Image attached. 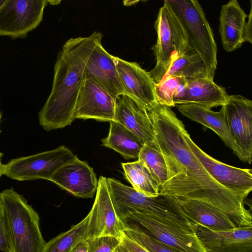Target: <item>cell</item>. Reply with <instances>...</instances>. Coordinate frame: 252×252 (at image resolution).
<instances>
[{"label": "cell", "mask_w": 252, "mask_h": 252, "mask_svg": "<svg viewBox=\"0 0 252 252\" xmlns=\"http://www.w3.org/2000/svg\"><path fill=\"white\" fill-rule=\"evenodd\" d=\"M146 111L167 167V180L159 193L210 204L227 215L237 227L252 226L245 201L208 173L186 141L185 125L171 107L157 102Z\"/></svg>", "instance_id": "1"}, {"label": "cell", "mask_w": 252, "mask_h": 252, "mask_svg": "<svg viewBox=\"0 0 252 252\" xmlns=\"http://www.w3.org/2000/svg\"><path fill=\"white\" fill-rule=\"evenodd\" d=\"M102 36L101 32H94L86 37L71 38L63 44L55 64L51 93L39 112V124L45 130L63 128L74 120L86 65Z\"/></svg>", "instance_id": "2"}, {"label": "cell", "mask_w": 252, "mask_h": 252, "mask_svg": "<svg viewBox=\"0 0 252 252\" xmlns=\"http://www.w3.org/2000/svg\"><path fill=\"white\" fill-rule=\"evenodd\" d=\"M8 252H42L46 244L38 213L13 188L0 192Z\"/></svg>", "instance_id": "3"}, {"label": "cell", "mask_w": 252, "mask_h": 252, "mask_svg": "<svg viewBox=\"0 0 252 252\" xmlns=\"http://www.w3.org/2000/svg\"><path fill=\"white\" fill-rule=\"evenodd\" d=\"M107 182L114 208L121 220L130 214L138 213L149 215L161 220L194 227L181 214L170 197L161 194L156 196H148L113 178H107Z\"/></svg>", "instance_id": "4"}, {"label": "cell", "mask_w": 252, "mask_h": 252, "mask_svg": "<svg viewBox=\"0 0 252 252\" xmlns=\"http://www.w3.org/2000/svg\"><path fill=\"white\" fill-rule=\"evenodd\" d=\"M167 1L186 31L190 48L201 57L209 76L213 79L217 66V47L201 5L196 0Z\"/></svg>", "instance_id": "5"}, {"label": "cell", "mask_w": 252, "mask_h": 252, "mask_svg": "<svg viewBox=\"0 0 252 252\" xmlns=\"http://www.w3.org/2000/svg\"><path fill=\"white\" fill-rule=\"evenodd\" d=\"M121 220L126 229L142 232L176 252H206L195 230L189 227L138 213L130 214Z\"/></svg>", "instance_id": "6"}, {"label": "cell", "mask_w": 252, "mask_h": 252, "mask_svg": "<svg viewBox=\"0 0 252 252\" xmlns=\"http://www.w3.org/2000/svg\"><path fill=\"white\" fill-rule=\"evenodd\" d=\"M78 157L64 146L35 155L12 159L4 164L3 174L12 179L50 180L62 166Z\"/></svg>", "instance_id": "7"}, {"label": "cell", "mask_w": 252, "mask_h": 252, "mask_svg": "<svg viewBox=\"0 0 252 252\" xmlns=\"http://www.w3.org/2000/svg\"><path fill=\"white\" fill-rule=\"evenodd\" d=\"M47 0H6L0 7V35L23 37L41 22Z\"/></svg>", "instance_id": "8"}, {"label": "cell", "mask_w": 252, "mask_h": 252, "mask_svg": "<svg viewBox=\"0 0 252 252\" xmlns=\"http://www.w3.org/2000/svg\"><path fill=\"white\" fill-rule=\"evenodd\" d=\"M184 136L193 153L208 173L220 185L245 201L252 190V170L223 163L202 150L186 130Z\"/></svg>", "instance_id": "9"}, {"label": "cell", "mask_w": 252, "mask_h": 252, "mask_svg": "<svg viewBox=\"0 0 252 252\" xmlns=\"http://www.w3.org/2000/svg\"><path fill=\"white\" fill-rule=\"evenodd\" d=\"M89 215L86 240L101 236L121 239L125 235L126 228L116 213L105 177H99L95 200Z\"/></svg>", "instance_id": "10"}, {"label": "cell", "mask_w": 252, "mask_h": 252, "mask_svg": "<svg viewBox=\"0 0 252 252\" xmlns=\"http://www.w3.org/2000/svg\"><path fill=\"white\" fill-rule=\"evenodd\" d=\"M116 99L98 84L84 76L74 112V118L114 121Z\"/></svg>", "instance_id": "11"}, {"label": "cell", "mask_w": 252, "mask_h": 252, "mask_svg": "<svg viewBox=\"0 0 252 252\" xmlns=\"http://www.w3.org/2000/svg\"><path fill=\"white\" fill-rule=\"evenodd\" d=\"M230 133L244 152L251 164L252 161V101L241 95H229L223 105Z\"/></svg>", "instance_id": "12"}, {"label": "cell", "mask_w": 252, "mask_h": 252, "mask_svg": "<svg viewBox=\"0 0 252 252\" xmlns=\"http://www.w3.org/2000/svg\"><path fill=\"white\" fill-rule=\"evenodd\" d=\"M113 58L126 94L145 109L157 103L156 84L149 72L137 63L127 62L115 56Z\"/></svg>", "instance_id": "13"}, {"label": "cell", "mask_w": 252, "mask_h": 252, "mask_svg": "<svg viewBox=\"0 0 252 252\" xmlns=\"http://www.w3.org/2000/svg\"><path fill=\"white\" fill-rule=\"evenodd\" d=\"M195 233L206 252H252V226L216 230L197 225Z\"/></svg>", "instance_id": "14"}, {"label": "cell", "mask_w": 252, "mask_h": 252, "mask_svg": "<svg viewBox=\"0 0 252 252\" xmlns=\"http://www.w3.org/2000/svg\"><path fill=\"white\" fill-rule=\"evenodd\" d=\"M50 181L72 195L83 198H92L98 186L93 169L78 158L60 167Z\"/></svg>", "instance_id": "15"}, {"label": "cell", "mask_w": 252, "mask_h": 252, "mask_svg": "<svg viewBox=\"0 0 252 252\" xmlns=\"http://www.w3.org/2000/svg\"><path fill=\"white\" fill-rule=\"evenodd\" d=\"M175 107L183 116L214 131L239 159L248 162L244 152L230 133L223 105L219 111L194 104H177Z\"/></svg>", "instance_id": "16"}, {"label": "cell", "mask_w": 252, "mask_h": 252, "mask_svg": "<svg viewBox=\"0 0 252 252\" xmlns=\"http://www.w3.org/2000/svg\"><path fill=\"white\" fill-rule=\"evenodd\" d=\"M114 121L134 133L144 145L158 148L146 109L128 95L117 97Z\"/></svg>", "instance_id": "17"}, {"label": "cell", "mask_w": 252, "mask_h": 252, "mask_svg": "<svg viewBox=\"0 0 252 252\" xmlns=\"http://www.w3.org/2000/svg\"><path fill=\"white\" fill-rule=\"evenodd\" d=\"M113 57L103 48L101 43H98L86 65L85 76L117 98L121 94H126V93Z\"/></svg>", "instance_id": "18"}, {"label": "cell", "mask_w": 252, "mask_h": 252, "mask_svg": "<svg viewBox=\"0 0 252 252\" xmlns=\"http://www.w3.org/2000/svg\"><path fill=\"white\" fill-rule=\"evenodd\" d=\"M154 27L157 39L152 49L156 57V63L149 73L155 84H158L173 63L178 58L170 23L163 6L159 10Z\"/></svg>", "instance_id": "19"}, {"label": "cell", "mask_w": 252, "mask_h": 252, "mask_svg": "<svg viewBox=\"0 0 252 252\" xmlns=\"http://www.w3.org/2000/svg\"><path fill=\"white\" fill-rule=\"evenodd\" d=\"M170 197L177 205L180 213L195 226L200 225L216 230L237 227L227 215L210 204L185 198Z\"/></svg>", "instance_id": "20"}, {"label": "cell", "mask_w": 252, "mask_h": 252, "mask_svg": "<svg viewBox=\"0 0 252 252\" xmlns=\"http://www.w3.org/2000/svg\"><path fill=\"white\" fill-rule=\"evenodd\" d=\"M229 96L225 89L216 84L213 79L194 78L187 79L183 94L174 103L175 105L194 104L211 109L224 104Z\"/></svg>", "instance_id": "21"}, {"label": "cell", "mask_w": 252, "mask_h": 252, "mask_svg": "<svg viewBox=\"0 0 252 252\" xmlns=\"http://www.w3.org/2000/svg\"><path fill=\"white\" fill-rule=\"evenodd\" d=\"M248 15L237 0L222 5L220 11L219 32L223 49L230 52L244 43V26Z\"/></svg>", "instance_id": "22"}, {"label": "cell", "mask_w": 252, "mask_h": 252, "mask_svg": "<svg viewBox=\"0 0 252 252\" xmlns=\"http://www.w3.org/2000/svg\"><path fill=\"white\" fill-rule=\"evenodd\" d=\"M109 123V133L102 139V145L115 150L126 159L138 158L144 145L140 140L118 122Z\"/></svg>", "instance_id": "23"}, {"label": "cell", "mask_w": 252, "mask_h": 252, "mask_svg": "<svg viewBox=\"0 0 252 252\" xmlns=\"http://www.w3.org/2000/svg\"><path fill=\"white\" fill-rule=\"evenodd\" d=\"M176 76L184 77L187 80L194 78L211 79L202 59L192 49H189L178 57L169 68L162 80L169 77Z\"/></svg>", "instance_id": "24"}, {"label": "cell", "mask_w": 252, "mask_h": 252, "mask_svg": "<svg viewBox=\"0 0 252 252\" xmlns=\"http://www.w3.org/2000/svg\"><path fill=\"white\" fill-rule=\"evenodd\" d=\"M125 176L136 191L150 196L159 193V186L141 160L122 163Z\"/></svg>", "instance_id": "25"}, {"label": "cell", "mask_w": 252, "mask_h": 252, "mask_svg": "<svg viewBox=\"0 0 252 252\" xmlns=\"http://www.w3.org/2000/svg\"><path fill=\"white\" fill-rule=\"evenodd\" d=\"M89 215L67 231L46 243L42 252H71L80 242L86 240V230Z\"/></svg>", "instance_id": "26"}, {"label": "cell", "mask_w": 252, "mask_h": 252, "mask_svg": "<svg viewBox=\"0 0 252 252\" xmlns=\"http://www.w3.org/2000/svg\"><path fill=\"white\" fill-rule=\"evenodd\" d=\"M138 159L145 165L151 175L160 187L167 178V171L164 158L158 148L144 145L139 155Z\"/></svg>", "instance_id": "27"}, {"label": "cell", "mask_w": 252, "mask_h": 252, "mask_svg": "<svg viewBox=\"0 0 252 252\" xmlns=\"http://www.w3.org/2000/svg\"><path fill=\"white\" fill-rule=\"evenodd\" d=\"M187 83L186 78L181 76L169 77L155 85L157 102L161 105L175 107L173 100L183 93Z\"/></svg>", "instance_id": "28"}, {"label": "cell", "mask_w": 252, "mask_h": 252, "mask_svg": "<svg viewBox=\"0 0 252 252\" xmlns=\"http://www.w3.org/2000/svg\"><path fill=\"white\" fill-rule=\"evenodd\" d=\"M163 6L165 9L170 23L175 50L179 57L190 49L189 38L179 18L171 7L167 0H164Z\"/></svg>", "instance_id": "29"}, {"label": "cell", "mask_w": 252, "mask_h": 252, "mask_svg": "<svg viewBox=\"0 0 252 252\" xmlns=\"http://www.w3.org/2000/svg\"><path fill=\"white\" fill-rule=\"evenodd\" d=\"M125 234L149 252H176L159 241L140 232L126 229Z\"/></svg>", "instance_id": "30"}, {"label": "cell", "mask_w": 252, "mask_h": 252, "mask_svg": "<svg viewBox=\"0 0 252 252\" xmlns=\"http://www.w3.org/2000/svg\"><path fill=\"white\" fill-rule=\"evenodd\" d=\"M88 252H114L121 239L113 236H101L87 240Z\"/></svg>", "instance_id": "31"}, {"label": "cell", "mask_w": 252, "mask_h": 252, "mask_svg": "<svg viewBox=\"0 0 252 252\" xmlns=\"http://www.w3.org/2000/svg\"><path fill=\"white\" fill-rule=\"evenodd\" d=\"M114 252H149L137 243L128 238L125 234L121 239L120 245Z\"/></svg>", "instance_id": "32"}, {"label": "cell", "mask_w": 252, "mask_h": 252, "mask_svg": "<svg viewBox=\"0 0 252 252\" xmlns=\"http://www.w3.org/2000/svg\"><path fill=\"white\" fill-rule=\"evenodd\" d=\"M0 251L4 252H8V246L3 207L0 210Z\"/></svg>", "instance_id": "33"}, {"label": "cell", "mask_w": 252, "mask_h": 252, "mask_svg": "<svg viewBox=\"0 0 252 252\" xmlns=\"http://www.w3.org/2000/svg\"><path fill=\"white\" fill-rule=\"evenodd\" d=\"M251 2V8L250 13L248 15V20L246 22L244 28L243 39L244 42L252 43V3Z\"/></svg>", "instance_id": "34"}, {"label": "cell", "mask_w": 252, "mask_h": 252, "mask_svg": "<svg viewBox=\"0 0 252 252\" xmlns=\"http://www.w3.org/2000/svg\"><path fill=\"white\" fill-rule=\"evenodd\" d=\"M71 252H88V245L87 240H84L78 243Z\"/></svg>", "instance_id": "35"}, {"label": "cell", "mask_w": 252, "mask_h": 252, "mask_svg": "<svg viewBox=\"0 0 252 252\" xmlns=\"http://www.w3.org/2000/svg\"><path fill=\"white\" fill-rule=\"evenodd\" d=\"M3 154L0 152V178L2 175L3 174L4 164H3L1 162V158Z\"/></svg>", "instance_id": "36"}, {"label": "cell", "mask_w": 252, "mask_h": 252, "mask_svg": "<svg viewBox=\"0 0 252 252\" xmlns=\"http://www.w3.org/2000/svg\"><path fill=\"white\" fill-rule=\"evenodd\" d=\"M138 0H126L124 1V4L125 5H131L132 4H135L136 2H138Z\"/></svg>", "instance_id": "37"}, {"label": "cell", "mask_w": 252, "mask_h": 252, "mask_svg": "<svg viewBox=\"0 0 252 252\" xmlns=\"http://www.w3.org/2000/svg\"><path fill=\"white\" fill-rule=\"evenodd\" d=\"M60 2V0H48V3H49L50 4H58Z\"/></svg>", "instance_id": "38"}, {"label": "cell", "mask_w": 252, "mask_h": 252, "mask_svg": "<svg viewBox=\"0 0 252 252\" xmlns=\"http://www.w3.org/2000/svg\"><path fill=\"white\" fill-rule=\"evenodd\" d=\"M6 0H0V7L5 2Z\"/></svg>", "instance_id": "39"}, {"label": "cell", "mask_w": 252, "mask_h": 252, "mask_svg": "<svg viewBox=\"0 0 252 252\" xmlns=\"http://www.w3.org/2000/svg\"><path fill=\"white\" fill-rule=\"evenodd\" d=\"M2 208V203H1V199H0V210Z\"/></svg>", "instance_id": "40"}, {"label": "cell", "mask_w": 252, "mask_h": 252, "mask_svg": "<svg viewBox=\"0 0 252 252\" xmlns=\"http://www.w3.org/2000/svg\"><path fill=\"white\" fill-rule=\"evenodd\" d=\"M1 118V113L0 111V121Z\"/></svg>", "instance_id": "41"}]
</instances>
